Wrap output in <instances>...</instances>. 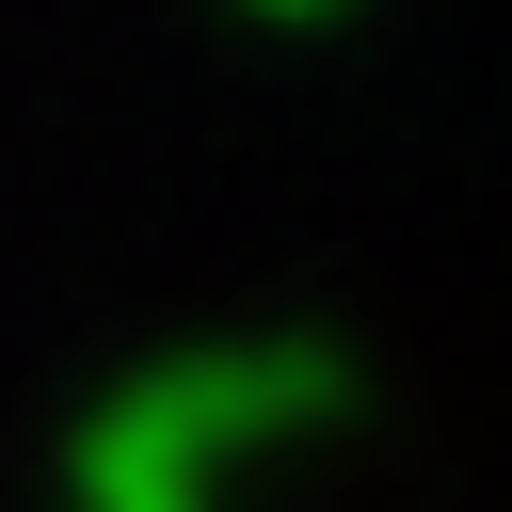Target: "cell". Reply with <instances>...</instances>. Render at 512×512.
I'll use <instances>...</instances> for the list:
<instances>
[{
  "label": "cell",
  "mask_w": 512,
  "mask_h": 512,
  "mask_svg": "<svg viewBox=\"0 0 512 512\" xmlns=\"http://www.w3.org/2000/svg\"><path fill=\"white\" fill-rule=\"evenodd\" d=\"M64 512H208V496H176V480H80L64 464Z\"/></svg>",
  "instance_id": "7a4b0ae2"
},
{
  "label": "cell",
  "mask_w": 512,
  "mask_h": 512,
  "mask_svg": "<svg viewBox=\"0 0 512 512\" xmlns=\"http://www.w3.org/2000/svg\"><path fill=\"white\" fill-rule=\"evenodd\" d=\"M352 416V368H336V336H288V320H256V336H192V352H160V368H128L96 416H80V480H176V496H208L240 448H304V432H336Z\"/></svg>",
  "instance_id": "6da1fadb"
},
{
  "label": "cell",
  "mask_w": 512,
  "mask_h": 512,
  "mask_svg": "<svg viewBox=\"0 0 512 512\" xmlns=\"http://www.w3.org/2000/svg\"><path fill=\"white\" fill-rule=\"evenodd\" d=\"M240 16H272V32H320V16H336V0H240Z\"/></svg>",
  "instance_id": "3957f363"
}]
</instances>
